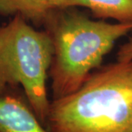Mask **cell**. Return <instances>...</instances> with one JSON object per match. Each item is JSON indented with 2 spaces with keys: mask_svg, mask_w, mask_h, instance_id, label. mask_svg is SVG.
Returning a JSON list of instances; mask_svg holds the SVG:
<instances>
[{
  "mask_svg": "<svg viewBox=\"0 0 132 132\" xmlns=\"http://www.w3.org/2000/svg\"><path fill=\"white\" fill-rule=\"evenodd\" d=\"M49 132H132V60L93 71L78 90L50 102Z\"/></svg>",
  "mask_w": 132,
  "mask_h": 132,
  "instance_id": "6da1fadb",
  "label": "cell"
},
{
  "mask_svg": "<svg viewBox=\"0 0 132 132\" xmlns=\"http://www.w3.org/2000/svg\"><path fill=\"white\" fill-rule=\"evenodd\" d=\"M131 32H132V31H131Z\"/></svg>",
  "mask_w": 132,
  "mask_h": 132,
  "instance_id": "ba28073f",
  "label": "cell"
},
{
  "mask_svg": "<svg viewBox=\"0 0 132 132\" xmlns=\"http://www.w3.org/2000/svg\"><path fill=\"white\" fill-rule=\"evenodd\" d=\"M53 54L48 33L35 29L21 15L0 25V96L21 86L44 126L50 106L46 79Z\"/></svg>",
  "mask_w": 132,
  "mask_h": 132,
  "instance_id": "3957f363",
  "label": "cell"
},
{
  "mask_svg": "<svg viewBox=\"0 0 132 132\" xmlns=\"http://www.w3.org/2000/svg\"><path fill=\"white\" fill-rule=\"evenodd\" d=\"M118 62H128L132 60V38L122 45L117 54Z\"/></svg>",
  "mask_w": 132,
  "mask_h": 132,
  "instance_id": "52a82bcc",
  "label": "cell"
},
{
  "mask_svg": "<svg viewBox=\"0 0 132 132\" xmlns=\"http://www.w3.org/2000/svg\"><path fill=\"white\" fill-rule=\"evenodd\" d=\"M0 132H49L29 106L11 92L0 96Z\"/></svg>",
  "mask_w": 132,
  "mask_h": 132,
  "instance_id": "277c9868",
  "label": "cell"
},
{
  "mask_svg": "<svg viewBox=\"0 0 132 132\" xmlns=\"http://www.w3.org/2000/svg\"><path fill=\"white\" fill-rule=\"evenodd\" d=\"M52 0H0V15H20L35 26L43 25L52 10Z\"/></svg>",
  "mask_w": 132,
  "mask_h": 132,
  "instance_id": "8992f818",
  "label": "cell"
},
{
  "mask_svg": "<svg viewBox=\"0 0 132 132\" xmlns=\"http://www.w3.org/2000/svg\"><path fill=\"white\" fill-rule=\"evenodd\" d=\"M52 5L53 9L85 7L96 19L132 24V0H52Z\"/></svg>",
  "mask_w": 132,
  "mask_h": 132,
  "instance_id": "5b68a950",
  "label": "cell"
},
{
  "mask_svg": "<svg viewBox=\"0 0 132 132\" xmlns=\"http://www.w3.org/2000/svg\"><path fill=\"white\" fill-rule=\"evenodd\" d=\"M43 26L53 43L49 76L54 99L80 87L132 24L93 20L73 7L52 10Z\"/></svg>",
  "mask_w": 132,
  "mask_h": 132,
  "instance_id": "7a4b0ae2",
  "label": "cell"
}]
</instances>
